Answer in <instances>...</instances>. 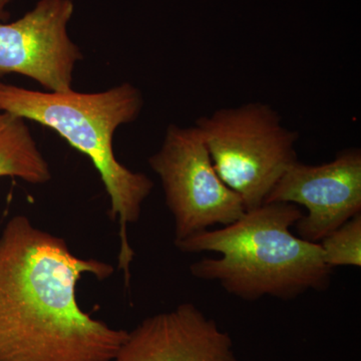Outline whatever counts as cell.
I'll use <instances>...</instances> for the list:
<instances>
[{
  "instance_id": "obj_1",
  "label": "cell",
  "mask_w": 361,
  "mask_h": 361,
  "mask_svg": "<svg viewBox=\"0 0 361 361\" xmlns=\"http://www.w3.org/2000/svg\"><path fill=\"white\" fill-rule=\"evenodd\" d=\"M85 274L99 281L114 267L80 258L63 238L26 216L0 234V361H111L128 336L78 302Z\"/></svg>"
},
{
  "instance_id": "obj_2",
  "label": "cell",
  "mask_w": 361,
  "mask_h": 361,
  "mask_svg": "<svg viewBox=\"0 0 361 361\" xmlns=\"http://www.w3.org/2000/svg\"><path fill=\"white\" fill-rule=\"evenodd\" d=\"M290 203H264L220 229L206 230L175 244L184 253L215 252L190 266L194 277L218 282L247 301L265 296L290 300L310 290L324 291L332 271L319 243L291 232L303 215Z\"/></svg>"
},
{
  "instance_id": "obj_3",
  "label": "cell",
  "mask_w": 361,
  "mask_h": 361,
  "mask_svg": "<svg viewBox=\"0 0 361 361\" xmlns=\"http://www.w3.org/2000/svg\"><path fill=\"white\" fill-rule=\"evenodd\" d=\"M142 106L141 90L129 82L85 94L73 90L37 92L0 82V111L54 130L94 164L110 198L111 219L120 224L118 269L123 271L127 284L134 259L128 226L141 217L142 204L152 193L154 182L116 160L113 139L120 126L139 118Z\"/></svg>"
},
{
  "instance_id": "obj_4",
  "label": "cell",
  "mask_w": 361,
  "mask_h": 361,
  "mask_svg": "<svg viewBox=\"0 0 361 361\" xmlns=\"http://www.w3.org/2000/svg\"><path fill=\"white\" fill-rule=\"evenodd\" d=\"M214 168L245 210L263 205L292 164L299 134L271 104L250 102L197 118Z\"/></svg>"
},
{
  "instance_id": "obj_5",
  "label": "cell",
  "mask_w": 361,
  "mask_h": 361,
  "mask_svg": "<svg viewBox=\"0 0 361 361\" xmlns=\"http://www.w3.org/2000/svg\"><path fill=\"white\" fill-rule=\"evenodd\" d=\"M149 165L160 178L166 205L174 218L175 244L213 226L231 224L246 211L241 198L216 172L195 125L169 126Z\"/></svg>"
},
{
  "instance_id": "obj_6",
  "label": "cell",
  "mask_w": 361,
  "mask_h": 361,
  "mask_svg": "<svg viewBox=\"0 0 361 361\" xmlns=\"http://www.w3.org/2000/svg\"><path fill=\"white\" fill-rule=\"evenodd\" d=\"M71 0H39L13 23H0V77L16 73L49 92L71 89L73 73L82 59L68 32Z\"/></svg>"
},
{
  "instance_id": "obj_7",
  "label": "cell",
  "mask_w": 361,
  "mask_h": 361,
  "mask_svg": "<svg viewBox=\"0 0 361 361\" xmlns=\"http://www.w3.org/2000/svg\"><path fill=\"white\" fill-rule=\"evenodd\" d=\"M265 203L304 207L297 236L319 243L325 236L361 213V151L342 149L322 165L296 161L285 171Z\"/></svg>"
},
{
  "instance_id": "obj_8",
  "label": "cell",
  "mask_w": 361,
  "mask_h": 361,
  "mask_svg": "<svg viewBox=\"0 0 361 361\" xmlns=\"http://www.w3.org/2000/svg\"><path fill=\"white\" fill-rule=\"evenodd\" d=\"M111 361H237L229 334L193 303L142 320Z\"/></svg>"
},
{
  "instance_id": "obj_9",
  "label": "cell",
  "mask_w": 361,
  "mask_h": 361,
  "mask_svg": "<svg viewBox=\"0 0 361 361\" xmlns=\"http://www.w3.org/2000/svg\"><path fill=\"white\" fill-rule=\"evenodd\" d=\"M0 177L20 178L32 185L51 179V168L40 153L25 120L0 111Z\"/></svg>"
},
{
  "instance_id": "obj_10",
  "label": "cell",
  "mask_w": 361,
  "mask_h": 361,
  "mask_svg": "<svg viewBox=\"0 0 361 361\" xmlns=\"http://www.w3.org/2000/svg\"><path fill=\"white\" fill-rule=\"evenodd\" d=\"M323 260L331 269L361 266V213L351 218L319 242Z\"/></svg>"
},
{
  "instance_id": "obj_11",
  "label": "cell",
  "mask_w": 361,
  "mask_h": 361,
  "mask_svg": "<svg viewBox=\"0 0 361 361\" xmlns=\"http://www.w3.org/2000/svg\"><path fill=\"white\" fill-rule=\"evenodd\" d=\"M13 0H0V23H6L9 18V13L6 7Z\"/></svg>"
}]
</instances>
